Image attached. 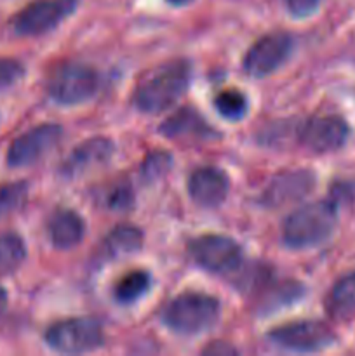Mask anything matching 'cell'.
Masks as SVG:
<instances>
[{
  "mask_svg": "<svg viewBox=\"0 0 355 356\" xmlns=\"http://www.w3.org/2000/svg\"><path fill=\"white\" fill-rule=\"evenodd\" d=\"M191 79V68L188 61H173L159 66L134 89L136 108L143 113H160L178 103L188 90Z\"/></svg>",
  "mask_w": 355,
  "mask_h": 356,
  "instance_id": "1",
  "label": "cell"
},
{
  "mask_svg": "<svg viewBox=\"0 0 355 356\" xmlns=\"http://www.w3.org/2000/svg\"><path fill=\"white\" fill-rule=\"evenodd\" d=\"M338 222V204L322 200L303 205L289 214L282 226V238L291 249L320 245L333 235Z\"/></svg>",
  "mask_w": 355,
  "mask_h": 356,
  "instance_id": "2",
  "label": "cell"
},
{
  "mask_svg": "<svg viewBox=\"0 0 355 356\" xmlns=\"http://www.w3.org/2000/svg\"><path fill=\"white\" fill-rule=\"evenodd\" d=\"M221 305L216 298L202 292H184L174 298L162 312V322L180 336H198L216 325Z\"/></svg>",
  "mask_w": 355,
  "mask_h": 356,
  "instance_id": "3",
  "label": "cell"
},
{
  "mask_svg": "<svg viewBox=\"0 0 355 356\" xmlns=\"http://www.w3.org/2000/svg\"><path fill=\"white\" fill-rule=\"evenodd\" d=\"M45 343L63 355L89 353L103 346V327L93 318L63 320L49 327L45 332Z\"/></svg>",
  "mask_w": 355,
  "mask_h": 356,
  "instance_id": "4",
  "label": "cell"
},
{
  "mask_svg": "<svg viewBox=\"0 0 355 356\" xmlns=\"http://www.w3.org/2000/svg\"><path fill=\"white\" fill-rule=\"evenodd\" d=\"M100 76L90 66L80 63L63 65L49 80V96L63 106H75L93 99Z\"/></svg>",
  "mask_w": 355,
  "mask_h": 356,
  "instance_id": "5",
  "label": "cell"
},
{
  "mask_svg": "<svg viewBox=\"0 0 355 356\" xmlns=\"http://www.w3.org/2000/svg\"><path fill=\"white\" fill-rule=\"evenodd\" d=\"M268 339L275 346L296 353H317L336 343V334L322 322L301 320V322L285 323L268 334Z\"/></svg>",
  "mask_w": 355,
  "mask_h": 356,
  "instance_id": "6",
  "label": "cell"
},
{
  "mask_svg": "<svg viewBox=\"0 0 355 356\" xmlns=\"http://www.w3.org/2000/svg\"><path fill=\"white\" fill-rule=\"evenodd\" d=\"M191 259L211 273H232L242 263V249L223 235H202L188 245Z\"/></svg>",
  "mask_w": 355,
  "mask_h": 356,
  "instance_id": "7",
  "label": "cell"
},
{
  "mask_svg": "<svg viewBox=\"0 0 355 356\" xmlns=\"http://www.w3.org/2000/svg\"><path fill=\"white\" fill-rule=\"evenodd\" d=\"M77 6L79 0H37L14 17L13 28L23 37L44 35L72 16Z\"/></svg>",
  "mask_w": 355,
  "mask_h": 356,
  "instance_id": "8",
  "label": "cell"
},
{
  "mask_svg": "<svg viewBox=\"0 0 355 356\" xmlns=\"http://www.w3.org/2000/svg\"><path fill=\"white\" fill-rule=\"evenodd\" d=\"M292 51V37L289 33H270L254 42L244 58V72L254 79H265L281 68Z\"/></svg>",
  "mask_w": 355,
  "mask_h": 356,
  "instance_id": "9",
  "label": "cell"
},
{
  "mask_svg": "<svg viewBox=\"0 0 355 356\" xmlns=\"http://www.w3.org/2000/svg\"><path fill=\"white\" fill-rule=\"evenodd\" d=\"M63 138V129L56 124H42L24 132L10 145L7 152V163L10 167H28L44 159Z\"/></svg>",
  "mask_w": 355,
  "mask_h": 356,
  "instance_id": "10",
  "label": "cell"
},
{
  "mask_svg": "<svg viewBox=\"0 0 355 356\" xmlns=\"http://www.w3.org/2000/svg\"><path fill=\"white\" fill-rule=\"evenodd\" d=\"M348 134L350 129L347 122L336 115L308 118L298 131L299 143L315 153L336 152L347 143Z\"/></svg>",
  "mask_w": 355,
  "mask_h": 356,
  "instance_id": "11",
  "label": "cell"
},
{
  "mask_svg": "<svg viewBox=\"0 0 355 356\" xmlns=\"http://www.w3.org/2000/svg\"><path fill=\"white\" fill-rule=\"evenodd\" d=\"M228 177L218 167H198L188 177V195L200 207L212 209L221 205L228 195Z\"/></svg>",
  "mask_w": 355,
  "mask_h": 356,
  "instance_id": "12",
  "label": "cell"
},
{
  "mask_svg": "<svg viewBox=\"0 0 355 356\" xmlns=\"http://www.w3.org/2000/svg\"><path fill=\"white\" fill-rule=\"evenodd\" d=\"M315 177L310 170H285L277 174L265 191L263 202L271 207L301 200L312 191Z\"/></svg>",
  "mask_w": 355,
  "mask_h": 356,
  "instance_id": "13",
  "label": "cell"
},
{
  "mask_svg": "<svg viewBox=\"0 0 355 356\" xmlns=\"http://www.w3.org/2000/svg\"><path fill=\"white\" fill-rule=\"evenodd\" d=\"M113 153V145L106 138L87 139L86 143L77 146L68 159L63 163V174L68 177L79 176L93 167L108 162Z\"/></svg>",
  "mask_w": 355,
  "mask_h": 356,
  "instance_id": "14",
  "label": "cell"
},
{
  "mask_svg": "<svg viewBox=\"0 0 355 356\" xmlns=\"http://www.w3.org/2000/svg\"><path fill=\"white\" fill-rule=\"evenodd\" d=\"M86 233L84 219L70 209H59L49 218L47 235L56 249H73L79 245Z\"/></svg>",
  "mask_w": 355,
  "mask_h": 356,
  "instance_id": "15",
  "label": "cell"
},
{
  "mask_svg": "<svg viewBox=\"0 0 355 356\" xmlns=\"http://www.w3.org/2000/svg\"><path fill=\"white\" fill-rule=\"evenodd\" d=\"M160 132L173 139H209L216 132L195 110H180L160 125Z\"/></svg>",
  "mask_w": 355,
  "mask_h": 356,
  "instance_id": "16",
  "label": "cell"
},
{
  "mask_svg": "<svg viewBox=\"0 0 355 356\" xmlns=\"http://www.w3.org/2000/svg\"><path fill=\"white\" fill-rule=\"evenodd\" d=\"M326 308L334 320H350L355 316V273L343 277L331 291Z\"/></svg>",
  "mask_w": 355,
  "mask_h": 356,
  "instance_id": "17",
  "label": "cell"
},
{
  "mask_svg": "<svg viewBox=\"0 0 355 356\" xmlns=\"http://www.w3.org/2000/svg\"><path fill=\"white\" fill-rule=\"evenodd\" d=\"M143 233L141 229L132 225H120L111 229L104 242V249L111 257H122L134 254L141 249Z\"/></svg>",
  "mask_w": 355,
  "mask_h": 356,
  "instance_id": "18",
  "label": "cell"
},
{
  "mask_svg": "<svg viewBox=\"0 0 355 356\" xmlns=\"http://www.w3.org/2000/svg\"><path fill=\"white\" fill-rule=\"evenodd\" d=\"M150 284H152V277L146 271H131L117 282L113 296L120 305H132L150 291Z\"/></svg>",
  "mask_w": 355,
  "mask_h": 356,
  "instance_id": "19",
  "label": "cell"
},
{
  "mask_svg": "<svg viewBox=\"0 0 355 356\" xmlns=\"http://www.w3.org/2000/svg\"><path fill=\"white\" fill-rule=\"evenodd\" d=\"M26 257V247L17 235L0 236V277L10 275L23 264Z\"/></svg>",
  "mask_w": 355,
  "mask_h": 356,
  "instance_id": "20",
  "label": "cell"
},
{
  "mask_svg": "<svg viewBox=\"0 0 355 356\" xmlns=\"http://www.w3.org/2000/svg\"><path fill=\"white\" fill-rule=\"evenodd\" d=\"M214 108L226 120L239 122L249 111V103H247V97L240 90L228 89L218 92V96L214 97Z\"/></svg>",
  "mask_w": 355,
  "mask_h": 356,
  "instance_id": "21",
  "label": "cell"
},
{
  "mask_svg": "<svg viewBox=\"0 0 355 356\" xmlns=\"http://www.w3.org/2000/svg\"><path fill=\"white\" fill-rule=\"evenodd\" d=\"M28 198V184L19 181V183H10L0 188V219L6 216L14 214L24 205Z\"/></svg>",
  "mask_w": 355,
  "mask_h": 356,
  "instance_id": "22",
  "label": "cell"
},
{
  "mask_svg": "<svg viewBox=\"0 0 355 356\" xmlns=\"http://www.w3.org/2000/svg\"><path fill=\"white\" fill-rule=\"evenodd\" d=\"M171 165H173V156L166 152H153L150 153L148 156L145 159L141 167V174H143V179L153 181L160 179V177L166 176L169 172Z\"/></svg>",
  "mask_w": 355,
  "mask_h": 356,
  "instance_id": "23",
  "label": "cell"
},
{
  "mask_svg": "<svg viewBox=\"0 0 355 356\" xmlns=\"http://www.w3.org/2000/svg\"><path fill=\"white\" fill-rule=\"evenodd\" d=\"M24 76V66L16 59H0V90L16 86Z\"/></svg>",
  "mask_w": 355,
  "mask_h": 356,
  "instance_id": "24",
  "label": "cell"
},
{
  "mask_svg": "<svg viewBox=\"0 0 355 356\" xmlns=\"http://www.w3.org/2000/svg\"><path fill=\"white\" fill-rule=\"evenodd\" d=\"M132 200H134V197H132L131 186H129L127 183H122L117 184L115 188H111V191L106 197V205L111 211L124 212L127 211V209H131Z\"/></svg>",
  "mask_w": 355,
  "mask_h": 356,
  "instance_id": "25",
  "label": "cell"
},
{
  "mask_svg": "<svg viewBox=\"0 0 355 356\" xmlns=\"http://www.w3.org/2000/svg\"><path fill=\"white\" fill-rule=\"evenodd\" d=\"M319 3L320 0H285L289 14L296 19H305V17L315 14L319 9Z\"/></svg>",
  "mask_w": 355,
  "mask_h": 356,
  "instance_id": "26",
  "label": "cell"
},
{
  "mask_svg": "<svg viewBox=\"0 0 355 356\" xmlns=\"http://www.w3.org/2000/svg\"><path fill=\"white\" fill-rule=\"evenodd\" d=\"M6 308H7V292L0 287V315L6 312Z\"/></svg>",
  "mask_w": 355,
  "mask_h": 356,
  "instance_id": "27",
  "label": "cell"
},
{
  "mask_svg": "<svg viewBox=\"0 0 355 356\" xmlns=\"http://www.w3.org/2000/svg\"><path fill=\"white\" fill-rule=\"evenodd\" d=\"M167 2L171 3V6H176V7H181V6H187V3H190L191 0H167Z\"/></svg>",
  "mask_w": 355,
  "mask_h": 356,
  "instance_id": "28",
  "label": "cell"
}]
</instances>
